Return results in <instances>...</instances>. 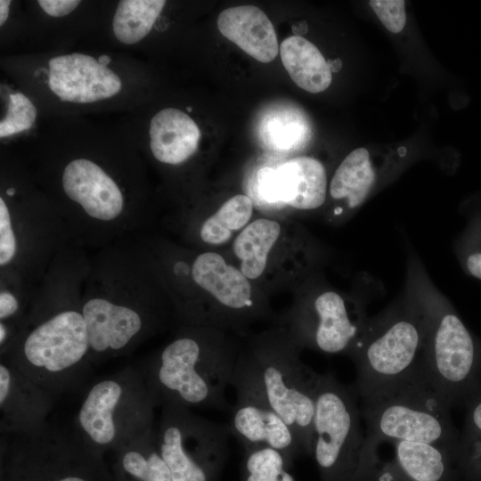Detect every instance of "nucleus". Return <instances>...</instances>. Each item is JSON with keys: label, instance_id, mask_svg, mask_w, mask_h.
<instances>
[{"label": "nucleus", "instance_id": "f257e3e1", "mask_svg": "<svg viewBox=\"0 0 481 481\" xmlns=\"http://www.w3.org/2000/svg\"><path fill=\"white\" fill-rule=\"evenodd\" d=\"M90 258L73 244L55 257L35 289L18 336L0 355L54 395L78 386L92 363L82 310Z\"/></svg>", "mask_w": 481, "mask_h": 481}, {"label": "nucleus", "instance_id": "f03ea898", "mask_svg": "<svg viewBox=\"0 0 481 481\" xmlns=\"http://www.w3.org/2000/svg\"><path fill=\"white\" fill-rule=\"evenodd\" d=\"M165 289L140 234L90 258L82 310L92 363L126 355L165 327L171 298Z\"/></svg>", "mask_w": 481, "mask_h": 481}, {"label": "nucleus", "instance_id": "7ed1b4c3", "mask_svg": "<svg viewBox=\"0 0 481 481\" xmlns=\"http://www.w3.org/2000/svg\"><path fill=\"white\" fill-rule=\"evenodd\" d=\"M37 180L73 245L102 249L140 234L149 220L140 166L129 158L77 154L52 159Z\"/></svg>", "mask_w": 481, "mask_h": 481}, {"label": "nucleus", "instance_id": "20e7f679", "mask_svg": "<svg viewBox=\"0 0 481 481\" xmlns=\"http://www.w3.org/2000/svg\"><path fill=\"white\" fill-rule=\"evenodd\" d=\"M240 353L206 326L185 325L143 370L157 404L231 412L226 397Z\"/></svg>", "mask_w": 481, "mask_h": 481}, {"label": "nucleus", "instance_id": "39448f33", "mask_svg": "<svg viewBox=\"0 0 481 481\" xmlns=\"http://www.w3.org/2000/svg\"><path fill=\"white\" fill-rule=\"evenodd\" d=\"M405 289L420 306L426 332L420 364L431 387L449 408L465 406L481 386V344L420 258L408 255Z\"/></svg>", "mask_w": 481, "mask_h": 481}, {"label": "nucleus", "instance_id": "423d86ee", "mask_svg": "<svg viewBox=\"0 0 481 481\" xmlns=\"http://www.w3.org/2000/svg\"><path fill=\"white\" fill-rule=\"evenodd\" d=\"M21 172L4 171L0 195V280L34 292L55 257L72 244L45 194Z\"/></svg>", "mask_w": 481, "mask_h": 481}, {"label": "nucleus", "instance_id": "0eeeda50", "mask_svg": "<svg viewBox=\"0 0 481 481\" xmlns=\"http://www.w3.org/2000/svg\"><path fill=\"white\" fill-rule=\"evenodd\" d=\"M423 313L411 293L369 318L350 357L355 364L354 387L360 402L386 393L419 367L425 339Z\"/></svg>", "mask_w": 481, "mask_h": 481}, {"label": "nucleus", "instance_id": "6e6552de", "mask_svg": "<svg viewBox=\"0 0 481 481\" xmlns=\"http://www.w3.org/2000/svg\"><path fill=\"white\" fill-rule=\"evenodd\" d=\"M365 437L436 445L457 456L460 435L450 408L428 381L421 364L404 381L360 402Z\"/></svg>", "mask_w": 481, "mask_h": 481}, {"label": "nucleus", "instance_id": "1a4fd4ad", "mask_svg": "<svg viewBox=\"0 0 481 481\" xmlns=\"http://www.w3.org/2000/svg\"><path fill=\"white\" fill-rule=\"evenodd\" d=\"M156 399L143 370L128 366L95 382L75 419V433L95 452L118 449L155 426Z\"/></svg>", "mask_w": 481, "mask_h": 481}, {"label": "nucleus", "instance_id": "9d476101", "mask_svg": "<svg viewBox=\"0 0 481 481\" xmlns=\"http://www.w3.org/2000/svg\"><path fill=\"white\" fill-rule=\"evenodd\" d=\"M265 396L293 431L301 451L313 452L317 372L304 364L289 339L265 337L249 353Z\"/></svg>", "mask_w": 481, "mask_h": 481}, {"label": "nucleus", "instance_id": "9b49d317", "mask_svg": "<svg viewBox=\"0 0 481 481\" xmlns=\"http://www.w3.org/2000/svg\"><path fill=\"white\" fill-rule=\"evenodd\" d=\"M161 407L157 444L173 481H208L209 468L219 463L228 448L231 433L227 423L175 404Z\"/></svg>", "mask_w": 481, "mask_h": 481}, {"label": "nucleus", "instance_id": "f8f14e48", "mask_svg": "<svg viewBox=\"0 0 481 481\" xmlns=\"http://www.w3.org/2000/svg\"><path fill=\"white\" fill-rule=\"evenodd\" d=\"M314 448L316 462L327 473L341 471L361 459L365 434L358 395L333 372L318 373L315 381Z\"/></svg>", "mask_w": 481, "mask_h": 481}, {"label": "nucleus", "instance_id": "ddd939ff", "mask_svg": "<svg viewBox=\"0 0 481 481\" xmlns=\"http://www.w3.org/2000/svg\"><path fill=\"white\" fill-rule=\"evenodd\" d=\"M232 386L236 397L227 423L231 436L244 448L252 445L273 448L286 460L301 451L293 431L269 404L249 353L240 354Z\"/></svg>", "mask_w": 481, "mask_h": 481}, {"label": "nucleus", "instance_id": "4468645a", "mask_svg": "<svg viewBox=\"0 0 481 481\" xmlns=\"http://www.w3.org/2000/svg\"><path fill=\"white\" fill-rule=\"evenodd\" d=\"M365 304L328 289L315 295L294 322L293 344L350 356L366 327Z\"/></svg>", "mask_w": 481, "mask_h": 481}, {"label": "nucleus", "instance_id": "2eb2a0df", "mask_svg": "<svg viewBox=\"0 0 481 481\" xmlns=\"http://www.w3.org/2000/svg\"><path fill=\"white\" fill-rule=\"evenodd\" d=\"M257 192L271 203H283L299 210L316 209L326 200V169L316 159L297 157L277 168L260 170Z\"/></svg>", "mask_w": 481, "mask_h": 481}, {"label": "nucleus", "instance_id": "dca6fc26", "mask_svg": "<svg viewBox=\"0 0 481 481\" xmlns=\"http://www.w3.org/2000/svg\"><path fill=\"white\" fill-rule=\"evenodd\" d=\"M188 260L177 261V271L195 289L206 293L224 310L225 315L249 314L253 307L249 280L238 268L229 265L222 256L207 251ZM225 321L226 316H225Z\"/></svg>", "mask_w": 481, "mask_h": 481}, {"label": "nucleus", "instance_id": "f3484780", "mask_svg": "<svg viewBox=\"0 0 481 481\" xmlns=\"http://www.w3.org/2000/svg\"><path fill=\"white\" fill-rule=\"evenodd\" d=\"M54 394L4 361L0 362V430L23 433L43 427Z\"/></svg>", "mask_w": 481, "mask_h": 481}, {"label": "nucleus", "instance_id": "a211bd4d", "mask_svg": "<svg viewBox=\"0 0 481 481\" xmlns=\"http://www.w3.org/2000/svg\"><path fill=\"white\" fill-rule=\"evenodd\" d=\"M221 34L246 53L261 62H270L279 46L273 23L266 14L253 5L231 7L217 18Z\"/></svg>", "mask_w": 481, "mask_h": 481}, {"label": "nucleus", "instance_id": "6ab92c4d", "mask_svg": "<svg viewBox=\"0 0 481 481\" xmlns=\"http://www.w3.org/2000/svg\"><path fill=\"white\" fill-rule=\"evenodd\" d=\"M149 134L153 158L168 166H178L191 159L200 138V131L193 119L174 108L163 109L152 117Z\"/></svg>", "mask_w": 481, "mask_h": 481}, {"label": "nucleus", "instance_id": "aec40b11", "mask_svg": "<svg viewBox=\"0 0 481 481\" xmlns=\"http://www.w3.org/2000/svg\"><path fill=\"white\" fill-rule=\"evenodd\" d=\"M379 173L370 152L364 148L351 151L339 164L330 183L331 199L342 205L332 211L334 216L355 211L370 197Z\"/></svg>", "mask_w": 481, "mask_h": 481}, {"label": "nucleus", "instance_id": "412c9836", "mask_svg": "<svg viewBox=\"0 0 481 481\" xmlns=\"http://www.w3.org/2000/svg\"><path fill=\"white\" fill-rule=\"evenodd\" d=\"M280 53L284 68L300 88L316 94L330 86L331 69L314 44L292 36L281 43Z\"/></svg>", "mask_w": 481, "mask_h": 481}, {"label": "nucleus", "instance_id": "4be33fe9", "mask_svg": "<svg viewBox=\"0 0 481 481\" xmlns=\"http://www.w3.org/2000/svg\"><path fill=\"white\" fill-rule=\"evenodd\" d=\"M116 450L124 476L134 481H173L158 447L155 426L143 430Z\"/></svg>", "mask_w": 481, "mask_h": 481}, {"label": "nucleus", "instance_id": "5701e85b", "mask_svg": "<svg viewBox=\"0 0 481 481\" xmlns=\"http://www.w3.org/2000/svg\"><path fill=\"white\" fill-rule=\"evenodd\" d=\"M258 135L268 149L289 151L298 150L308 142L311 127L302 111L289 105H278L262 115Z\"/></svg>", "mask_w": 481, "mask_h": 481}, {"label": "nucleus", "instance_id": "b1692460", "mask_svg": "<svg viewBox=\"0 0 481 481\" xmlns=\"http://www.w3.org/2000/svg\"><path fill=\"white\" fill-rule=\"evenodd\" d=\"M281 231L277 221L258 218L242 229L234 240L233 252L240 261V270L249 280H256L264 273Z\"/></svg>", "mask_w": 481, "mask_h": 481}, {"label": "nucleus", "instance_id": "393cba45", "mask_svg": "<svg viewBox=\"0 0 481 481\" xmlns=\"http://www.w3.org/2000/svg\"><path fill=\"white\" fill-rule=\"evenodd\" d=\"M397 464L412 481H442L446 472L447 452L419 442L392 441Z\"/></svg>", "mask_w": 481, "mask_h": 481}, {"label": "nucleus", "instance_id": "a878e982", "mask_svg": "<svg viewBox=\"0 0 481 481\" xmlns=\"http://www.w3.org/2000/svg\"><path fill=\"white\" fill-rule=\"evenodd\" d=\"M252 214V200L244 194L234 195L204 219L198 230L199 239L208 245L224 244L249 224Z\"/></svg>", "mask_w": 481, "mask_h": 481}, {"label": "nucleus", "instance_id": "bb28decb", "mask_svg": "<svg viewBox=\"0 0 481 481\" xmlns=\"http://www.w3.org/2000/svg\"><path fill=\"white\" fill-rule=\"evenodd\" d=\"M162 0H122L118 4L113 33L122 44L134 45L143 39L166 4Z\"/></svg>", "mask_w": 481, "mask_h": 481}, {"label": "nucleus", "instance_id": "cd10ccee", "mask_svg": "<svg viewBox=\"0 0 481 481\" xmlns=\"http://www.w3.org/2000/svg\"><path fill=\"white\" fill-rule=\"evenodd\" d=\"M244 481H295L286 470V459L277 450L266 445L245 448Z\"/></svg>", "mask_w": 481, "mask_h": 481}, {"label": "nucleus", "instance_id": "c85d7f7f", "mask_svg": "<svg viewBox=\"0 0 481 481\" xmlns=\"http://www.w3.org/2000/svg\"><path fill=\"white\" fill-rule=\"evenodd\" d=\"M37 116V108L26 95L19 92L11 94L6 114L0 123V137L30 129Z\"/></svg>", "mask_w": 481, "mask_h": 481}, {"label": "nucleus", "instance_id": "c756f323", "mask_svg": "<svg viewBox=\"0 0 481 481\" xmlns=\"http://www.w3.org/2000/svg\"><path fill=\"white\" fill-rule=\"evenodd\" d=\"M457 255L462 268L481 280V221L474 222L457 245Z\"/></svg>", "mask_w": 481, "mask_h": 481}, {"label": "nucleus", "instance_id": "7c9ffc66", "mask_svg": "<svg viewBox=\"0 0 481 481\" xmlns=\"http://www.w3.org/2000/svg\"><path fill=\"white\" fill-rule=\"evenodd\" d=\"M370 5L387 30L398 33L404 29L406 22L404 0H371Z\"/></svg>", "mask_w": 481, "mask_h": 481}, {"label": "nucleus", "instance_id": "2f4dec72", "mask_svg": "<svg viewBox=\"0 0 481 481\" xmlns=\"http://www.w3.org/2000/svg\"><path fill=\"white\" fill-rule=\"evenodd\" d=\"M463 433L481 436V386L468 400L465 406Z\"/></svg>", "mask_w": 481, "mask_h": 481}, {"label": "nucleus", "instance_id": "473e14b6", "mask_svg": "<svg viewBox=\"0 0 481 481\" xmlns=\"http://www.w3.org/2000/svg\"><path fill=\"white\" fill-rule=\"evenodd\" d=\"M80 4L77 0H39V6L48 15L53 17H62L74 11Z\"/></svg>", "mask_w": 481, "mask_h": 481}, {"label": "nucleus", "instance_id": "72a5a7b5", "mask_svg": "<svg viewBox=\"0 0 481 481\" xmlns=\"http://www.w3.org/2000/svg\"><path fill=\"white\" fill-rule=\"evenodd\" d=\"M45 481H91L89 478L84 477L83 475H78L76 473H67L65 475H60L52 479Z\"/></svg>", "mask_w": 481, "mask_h": 481}, {"label": "nucleus", "instance_id": "f704fd0d", "mask_svg": "<svg viewBox=\"0 0 481 481\" xmlns=\"http://www.w3.org/2000/svg\"><path fill=\"white\" fill-rule=\"evenodd\" d=\"M11 1L1 0L0 1V25L3 26L6 21L10 12Z\"/></svg>", "mask_w": 481, "mask_h": 481}, {"label": "nucleus", "instance_id": "c9c22d12", "mask_svg": "<svg viewBox=\"0 0 481 481\" xmlns=\"http://www.w3.org/2000/svg\"><path fill=\"white\" fill-rule=\"evenodd\" d=\"M98 62L103 65H107L110 62V57L107 54H102L98 57Z\"/></svg>", "mask_w": 481, "mask_h": 481}]
</instances>
